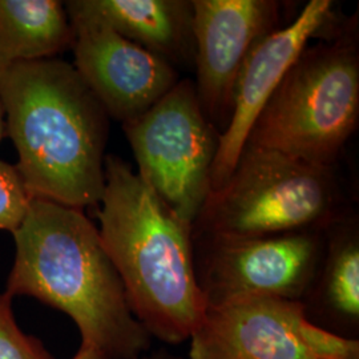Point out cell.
<instances>
[{
	"mask_svg": "<svg viewBox=\"0 0 359 359\" xmlns=\"http://www.w3.org/2000/svg\"><path fill=\"white\" fill-rule=\"evenodd\" d=\"M0 103L32 198L99 205L109 116L75 67L56 57L4 67Z\"/></svg>",
	"mask_w": 359,
	"mask_h": 359,
	"instance_id": "1",
	"label": "cell"
},
{
	"mask_svg": "<svg viewBox=\"0 0 359 359\" xmlns=\"http://www.w3.org/2000/svg\"><path fill=\"white\" fill-rule=\"evenodd\" d=\"M13 237L7 294L34 297L63 311L76 323L81 344L105 359H139L151 347L99 229L81 209L34 198Z\"/></svg>",
	"mask_w": 359,
	"mask_h": 359,
	"instance_id": "2",
	"label": "cell"
},
{
	"mask_svg": "<svg viewBox=\"0 0 359 359\" xmlns=\"http://www.w3.org/2000/svg\"><path fill=\"white\" fill-rule=\"evenodd\" d=\"M104 176L99 234L133 317L168 345L191 339L208 309L194 270L192 225L123 158L105 156Z\"/></svg>",
	"mask_w": 359,
	"mask_h": 359,
	"instance_id": "3",
	"label": "cell"
},
{
	"mask_svg": "<svg viewBox=\"0 0 359 359\" xmlns=\"http://www.w3.org/2000/svg\"><path fill=\"white\" fill-rule=\"evenodd\" d=\"M354 27L305 48L264 107L245 145L333 168L358 126L359 53Z\"/></svg>",
	"mask_w": 359,
	"mask_h": 359,
	"instance_id": "4",
	"label": "cell"
},
{
	"mask_svg": "<svg viewBox=\"0 0 359 359\" xmlns=\"http://www.w3.org/2000/svg\"><path fill=\"white\" fill-rule=\"evenodd\" d=\"M333 168L245 145L231 177L193 224V236L258 237L326 229L335 222Z\"/></svg>",
	"mask_w": 359,
	"mask_h": 359,
	"instance_id": "5",
	"label": "cell"
},
{
	"mask_svg": "<svg viewBox=\"0 0 359 359\" xmlns=\"http://www.w3.org/2000/svg\"><path fill=\"white\" fill-rule=\"evenodd\" d=\"M123 128L139 165L137 175L193 228L210 193L219 139L203 112L194 81L179 80Z\"/></svg>",
	"mask_w": 359,
	"mask_h": 359,
	"instance_id": "6",
	"label": "cell"
},
{
	"mask_svg": "<svg viewBox=\"0 0 359 359\" xmlns=\"http://www.w3.org/2000/svg\"><path fill=\"white\" fill-rule=\"evenodd\" d=\"M325 231L193 236L196 277L208 308L248 298L302 301L321 264Z\"/></svg>",
	"mask_w": 359,
	"mask_h": 359,
	"instance_id": "7",
	"label": "cell"
},
{
	"mask_svg": "<svg viewBox=\"0 0 359 359\" xmlns=\"http://www.w3.org/2000/svg\"><path fill=\"white\" fill-rule=\"evenodd\" d=\"M189 359H359V339L317 327L301 301L248 298L206 309Z\"/></svg>",
	"mask_w": 359,
	"mask_h": 359,
	"instance_id": "8",
	"label": "cell"
},
{
	"mask_svg": "<svg viewBox=\"0 0 359 359\" xmlns=\"http://www.w3.org/2000/svg\"><path fill=\"white\" fill-rule=\"evenodd\" d=\"M65 7L74 31V67L109 117L124 126L179 83L173 65L118 35L77 0Z\"/></svg>",
	"mask_w": 359,
	"mask_h": 359,
	"instance_id": "9",
	"label": "cell"
},
{
	"mask_svg": "<svg viewBox=\"0 0 359 359\" xmlns=\"http://www.w3.org/2000/svg\"><path fill=\"white\" fill-rule=\"evenodd\" d=\"M334 20L332 0H310L290 25L270 31L249 52L234 84L231 117L219 133L210 192L231 177L257 117L310 39L329 29Z\"/></svg>",
	"mask_w": 359,
	"mask_h": 359,
	"instance_id": "10",
	"label": "cell"
},
{
	"mask_svg": "<svg viewBox=\"0 0 359 359\" xmlns=\"http://www.w3.org/2000/svg\"><path fill=\"white\" fill-rule=\"evenodd\" d=\"M193 38L200 105L215 126L229 120L238 72L257 41L278 19L281 4L270 0H194Z\"/></svg>",
	"mask_w": 359,
	"mask_h": 359,
	"instance_id": "11",
	"label": "cell"
},
{
	"mask_svg": "<svg viewBox=\"0 0 359 359\" xmlns=\"http://www.w3.org/2000/svg\"><path fill=\"white\" fill-rule=\"evenodd\" d=\"M309 321L347 339H359V233L353 221L333 222L316 278L301 301Z\"/></svg>",
	"mask_w": 359,
	"mask_h": 359,
	"instance_id": "12",
	"label": "cell"
},
{
	"mask_svg": "<svg viewBox=\"0 0 359 359\" xmlns=\"http://www.w3.org/2000/svg\"><path fill=\"white\" fill-rule=\"evenodd\" d=\"M118 35L168 63L194 56L192 1L187 0H77Z\"/></svg>",
	"mask_w": 359,
	"mask_h": 359,
	"instance_id": "13",
	"label": "cell"
},
{
	"mask_svg": "<svg viewBox=\"0 0 359 359\" xmlns=\"http://www.w3.org/2000/svg\"><path fill=\"white\" fill-rule=\"evenodd\" d=\"M74 31L57 0H0V69L72 48Z\"/></svg>",
	"mask_w": 359,
	"mask_h": 359,
	"instance_id": "14",
	"label": "cell"
},
{
	"mask_svg": "<svg viewBox=\"0 0 359 359\" xmlns=\"http://www.w3.org/2000/svg\"><path fill=\"white\" fill-rule=\"evenodd\" d=\"M32 196L16 167L0 160V229L15 233L25 222Z\"/></svg>",
	"mask_w": 359,
	"mask_h": 359,
	"instance_id": "15",
	"label": "cell"
},
{
	"mask_svg": "<svg viewBox=\"0 0 359 359\" xmlns=\"http://www.w3.org/2000/svg\"><path fill=\"white\" fill-rule=\"evenodd\" d=\"M11 302L13 297L0 293V359H55L38 338L19 329Z\"/></svg>",
	"mask_w": 359,
	"mask_h": 359,
	"instance_id": "16",
	"label": "cell"
},
{
	"mask_svg": "<svg viewBox=\"0 0 359 359\" xmlns=\"http://www.w3.org/2000/svg\"><path fill=\"white\" fill-rule=\"evenodd\" d=\"M72 359H105L103 355L93 347L86 344H81V346L79 348L75 357Z\"/></svg>",
	"mask_w": 359,
	"mask_h": 359,
	"instance_id": "17",
	"label": "cell"
},
{
	"mask_svg": "<svg viewBox=\"0 0 359 359\" xmlns=\"http://www.w3.org/2000/svg\"><path fill=\"white\" fill-rule=\"evenodd\" d=\"M139 359H184L181 358V357H177V355H173L172 353H169L168 350H164V348H161V350H157V351H154L152 354H149V355H147V357H140Z\"/></svg>",
	"mask_w": 359,
	"mask_h": 359,
	"instance_id": "18",
	"label": "cell"
},
{
	"mask_svg": "<svg viewBox=\"0 0 359 359\" xmlns=\"http://www.w3.org/2000/svg\"><path fill=\"white\" fill-rule=\"evenodd\" d=\"M4 133H6V121H4V111H3V107L0 103V142L1 139L4 137Z\"/></svg>",
	"mask_w": 359,
	"mask_h": 359,
	"instance_id": "19",
	"label": "cell"
}]
</instances>
